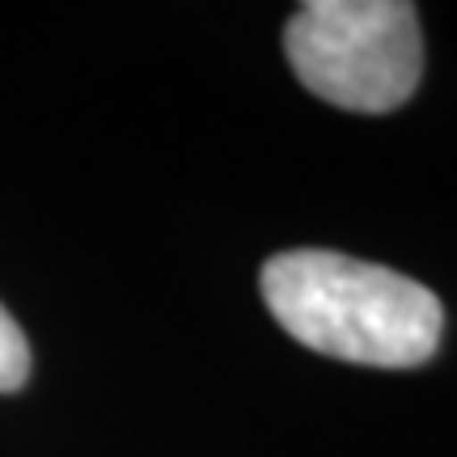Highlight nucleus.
Instances as JSON below:
<instances>
[{"mask_svg":"<svg viewBox=\"0 0 457 457\" xmlns=\"http://www.w3.org/2000/svg\"><path fill=\"white\" fill-rule=\"evenodd\" d=\"M262 301L296 343L369 369H415L441 347L445 305L420 279L339 250L262 262Z\"/></svg>","mask_w":457,"mask_h":457,"instance_id":"1","label":"nucleus"},{"mask_svg":"<svg viewBox=\"0 0 457 457\" xmlns=\"http://www.w3.org/2000/svg\"><path fill=\"white\" fill-rule=\"evenodd\" d=\"M284 55L339 111H398L424 77L420 13L407 0H305L288 17Z\"/></svg>","mask_w":457,"mask_h":457,"instance_id":"2","label":"nucleus"},{"mask_svg":"<svg viewBox=\"0 0 457 457\" xmlns=\"http://www.w3.org/2000/svg\"><path fill=\"white\" fill-rule=\"evenodd\" d=\"M30 377V343L13 322V313L0 305V394H13Z\"/></svg>","mask_w":457,"mask_h":457,"instance_id":"3","label":"nucleus"}]
</instances>
